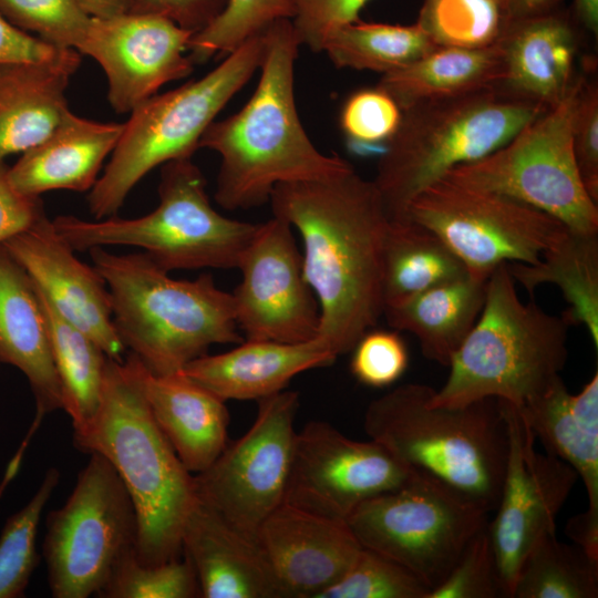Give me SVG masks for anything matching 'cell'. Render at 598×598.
<instances>
[{
    "mask_svg": "<svg viewBox=\"0 0 598 598\" xmlns=\"http://www.w3.org/2000/svg\"><path fill=\"white\" fill-rule=\"evenodd\" d=\"M0 13L27 33L76 51L92 20L78 0H0Z\"/></svg>",
    "mask_w": 598,
    "mask_h": 598,
    "instance_id": "60d3db41",
    "label": "cell"
},
{
    "mask_svg": "<svg viewBox=\"0 0 598 598\" xmlns=\"http://www.w3.org/2000/svg\"><path fill=\"white\" fill-rule=\"evenodd\" d=\"M507 24L560 9L565 0H498Z\"/></svg>",
    "mask_w": 598,
    "mask_h": 598,
    "instance_id": "816d5d0a",
    "label": "cell"
},
{
    "mask_svg": "<svg viewBox=\"0 0 598 598\" xmlns=\"http://www.w3.org/2000/svg\"><path fill=\"white\" fill-rule=\"evenodd\" d=\"M486 281L467 275L386 307L383 316L394 330L415 336L425 358L448 367L482 311Z\"/></svg>",
    "mask_w": 598,
    "mask_h": 598,
    "instance_id": "f1b7e54d",
    "label": "cell"
},
{
    "mask_svg": "<svg viewBox=\"0 0 598 598\" xmlns=\"http://www.w3.org/2000/svg\"><path fill=\"white\" fill-rule=\"evenodd\" d=\"M429 592L406 568L362 547L344 575L319 598H427Z\"/></svg>",
    "mask_w": 598,
    "mask_h": 598,
    "instance_id": "ab89813d",
    "label": "cell"
},
{
    "mask_svg": "<svg viewBox=\"0 0 598 598\" xmlns=\"http://www.w3.org/2000/svg\"><path fill=\"white\" fill-rule=\"evenodd\" d=\"M123 127L124 123L92 121L69 110L47 137L9 167L11 185L33 197L55 189L91 190Z\"/></svg>",
    "mask_w": 598,
    "mask_h": 598,
    "instance_id": "484cf974",
    "label": "cell"
},
{
    "mask_svg": "<svg viewBox=\"0 0 598 598\" xmlns=\"http://www.w3.org/2000/svg\"><path fill=\"white\" fill-rule=\"evenodd\" d=\"M488 514L415 475L405 485L363 502L346 522L362 547L400 564L431 591L451 573Z\"/></svg>",
    "mask_w": 598,
    "mask_h": 598,
    "instance_id": "4fadbf2b",
    "label": "cell"
},
{
    "mask_svg": "<svg viewBox=\"0 0 598 598\" xmlns=\"http://www.w3.org/2000/svg\"><path fill=\"white\" fill-rule=\"evenodd\" d=\"M158 196V206L141 217L87 220L61 215L52 223L75 251L136 247L167 272L238 267L259 224L219 214L209 202L206 178L192 158L162 165Z\"/></svg>",
    "mask_w": 598,
    "mask_h": 598,
    "instance_id": "ba28073f",
    "label": "cell"
},
{
    "mask_svg": "<svg viewBox=\"0 0 598 598\" xmlns=\"http://www.w3.org/2000/svg\"><path fill=\"white\" fill-rule=\"evenodd\" d=\"M566 535L582 548L592 559L598 560V519L586 512L575 515L566 524Z\"/></svg>",
    "mask_w": 598,
    "mask_h": 598,
    "instance_id": "f907efd6",
    "label": "cell"
},
{
    "mask_svg": "<svg viewBox=\"0 0 598 598\" xmlns=\"http://www.w3.org/2000/svg\"><path fill=\"white\" fill-rule=\"evenodd\" d=\"M136 539L127 489L111 463L91 453L65 503L45 519L42 555L51 596H97Z\"/></svg>",
    "mask_w": 598,
    "mask_h": 598,
    "instance_id": "8fae6325",
    "label": "cell"
},
{
    "mask_svg": "<svg viewBox=\"0 0 598 598\" xmlns=\"http://www.w3.org/2000/svg\"><path fill=\"white\" fill-rule=\"evenodd\" d=\"M499 402L507 420L508 452L488 532L502 596L513 598L525 557L540 538L556 533L557 516L578 476L564 461L538 452L536 439L517 409Z\"/></svg>",
    "mask_w": 598,
    "mask_h": 598,
    "instance_id": "9a60e30c",
    "label": "cell"
},
{
    "mask_svg": "<svg viewBox=\"0 0 598 598\" xmlns=\"http://www.w3.org/2000/svg\"><path fill=\"white\" fill-rule=\"evenodd\" d=\"M402 110L383 90L363 89L352 93L343 104L340 125L352 144L382 145L394 135Z\"/></svg>",
    "mask_w": 598,
    "mask_h": 598,
    "instance_id": "7bdbcfd3",
    "label": "cell"
},
{
    "mask_svg": "<svg viewBox=\"0 0 598 598\" xmlns=\"http://www.w3.org/2000/svg\"><path fill=\"white\" fill-rule=\"evenodd\" d=\"M237 268L241 281L231 295L246 339L299 343L317 338L320 308L288 223L272 216L259 224Z\"/></svg>",
    "mask_w": 598,
    "mask_h": 598,
    "instance_id": "e0dca14e",
    "label": "cell"
},
{
    "mask_svg": "<svg viewBox=\"0 0 598 598\" xmlns=\"http://www.w3.org/2000/svg\"><path fill=\"white\" fill-rule=\"evenodd\" d=\"M507 268L530 296L542 285L557 286L569 305L563 315L571 326H585L598 348V233L569 230L536 264L507 262Z\"/></svg>",
    "mask_w": 598,
    "mask_h": 598,
    "instance_id": "4dcf8cb0",
    "label": "cell"
},
{
    "mask_svg": "<svg viewBox=\"0 0 598 598\" xmlns=\"http://www.w3.org/2000/svg\"><path fill=\"white\" fill-rule=\"evenodd\" d=\"M272 216L300 234L303 276L320 308L317 338L351 352L383 316V252L390 219L373 183L354 167L277 185Z\"/></svg>",
    "mask_w": 598,
    "mask_h": 598,
    "instance_id": "6da1fadb",
    "label": "cell"
},
{
    "mask_svg": "<svg viewBox=\"0 0 598 598\" xmlns=\"http://www.w3.org/2000/svg\"><path fill=\"white\" fill-rule=\"evenodd\" d=\"M9 166L0 162V245L29 229L45 216L40 197L27 196L13 188Z\"/></svg>",
    "mask_w": 598,
    "mask_h": 598,
    "instance_id": "c3c4849f",
    "label": "cell"
},
{
    "mask_svg": "<svg viewBox=\"0 0 598 598\" xmlns=\"http://www.w3.org/2000/svg\"><path fill=\"white\" fill-rule=\"evenodd\" d=\"M351 352V373L360 383L372 388L393 384L409 364L406 344L396 330H369Z\"/></svg>",
    "mask_w": 598,
    "mask_h": 598,
    "instance_id": "ee69618b",
    "label": "cell"
},
{
    "mask_svg": "<svg viewBox=\"0 0 598 598\" xmlns=\"http://www.w3.org/2000/svg\"><path fill=\"white\" fill-rule=\"evenodd\" d=\"M89 252L107 286L121 342L152 373L179 372L214 344L244 341L233 295L212 275L174 279L142 251L95 247Z\"/></svg>",
    "mask_w": 598,
    "mask_h": 598,
    "instance_id": "5b68a950",
    "label": "cell"
},
{
    "mask_svg": "<svg viewBox=\"0 0 598 598\" xmlns=\"http://www.w3.org/2000/svg\"><path fill=\"white\" fill-rule=\"evenodd\" d=\"M503 73L498 41L484 48L436 47L404 68L383 74L377 86L404 110L427 100L496 87Z\"/></svg>",
    "mask_w": 598,
    "mask_h": 598,
    "instance_id": "f546056e",
    "label": "cell"
},
{
    "mask_svg": "<svg viewBox=\"0 0 598 598\" xmlns=\"http://www.w3.org/2000/svg\"><path fill=\"white\" fill-rule=\"evenodd\" d=\"M406 219L435 233L467 275L486 281L502 264H536L569 233L554 216L518 199L446 178L409 204Z\"/></svg>",
    "mask_w": 598,
    "mask_h": 598,
    "instance_id": "7c38bea8",
    "label": "cell"
},
{
    "mask_svg": "<svg viewBox=\"0 0 598 598\" xmlns=\"http://www.w3.org/2000/svg\"><path fill=\"white\" fill-rule=\"evenodd\" d=\"M369 0H293L291 19L300 44L321 52L326 37L334 29L359 21V12Z\"/></svg>",
    "mask_w": 598,
    "mask_h": 598,
    "instance_id": "bcb514c9",
    "label": "cell"
},
{
    "mask_svg": "<svg viewBox=\"0 0 598 598\" xmlns=\"http://www.w3.org/2000/svg\"><path fill=\"white\" fill-rule=\"evenodd\" d=\"M124 359L158 426L187 471L197 474L207 468L228 443L226 401L182 372L158 375L130 352Z\"/></svg>",
    "mask_w": 598,
    "mask_h": 598,
    "instance_id": "cb8c5ba5",
    "label": "cell"
},
{
    "mask_svg": "<svg viewBox=\"0 0 598 598\" xmlns=\"http://www.w3.org/2000/svg\"><path fill=\"white\" fill-rule=\"evenodd\" d=\"M37 293L47 320L62 392V410L70 416L73 431H78L92 420L99 408L109 357L95 340L62 318Z\"/></svg>",
    "mask_w": 598,
    "mask_h": 598,
    "instance_id": "d6a6232c",
    "label": "cell"
},
{
    "mask_svg": "<svg viewBox=\"0 0 598 598\" xmlns=\"http://www.w3.org/2000/svg\"><path fill=\"white\" fill-rule=\"evenodd\" d=\"M259 80L235 114L215 120L199 148L220 155L215 199L228 210L269 202L279 184L328 178L350 167L339 155L321 153L307 135L295 101V63L300 41L290 19L262 31Z\"/></svg>",
    "mask_w": 598,
    "mask_h": 598,
    "instance_id": "7a4b0ae2",
    "label": "cell"
},
{
    "mask_svg": "<svg viewBox=\"0 0 598 598\" xmlns=\"http://www.w3.org/2000/svg\"><path fill=\"white\" fill-rule=\"evenodd\" d=\"M433 392L426 384L405 383L372 400L364 431L414 474L491 513L508 452L502 404L487 398L462 406L434 405Z\"/></svg>",
    "mask_w": 598,
    "mask_h": 598,
    "instance_id": "277c9868",
    "label": "cell"
},
{
    "mask_svg": "<svg viewBox=\"0 0 598 598\" xmlns=\"http://www.w3.org/2000/svg\"><path fill=\"white\" fill-rule=\"evenodd\" d=\"M497 87L427 100L402 110L379 155L373 181L390 221L406 220L411 200L452 168L508 143L546 111Z\"/></svg>",
    "mask_w": 598,
    "mask_h": 598,
    "instance_id": "52a82bcc",
    "label": "cell"
},
{
    "mask_svg": "<svg viewBox=\"0 0 598 598\" xmlns=\"http://www.w3.org/2000/svg\"><path fill=\"white\" fill-rule=\"evenodd\" d=\"M298 408L297 391L258 400L249 430L193 474L196 498L255 539L262 522L285 501Z\"/></svg>",
    "mask_w": 598,
    "mask_h": 598,
    "instance_id": "5bb4252c",
    "label": "cell"
},
{
    "mask_svg": "<svg viewBox=\"0 0 598 598\" xmlns=\"http://www.w3.org/2000/svg\"><path fill=\"white\" fill-rule=\"evenodd\" d=\"M415 23L436 47L484 48L507 22L498 0H423Z\"/></svg>",
    "mask_w": 598,
    "mask_h": 598,
    "instance_id": "d590c367",
    "label": "cell"
},
{
    "mask_svg": "<svg viewBox=\"0 0 598 598\" xmlns=\"http://www.w3.org/2000/svg\"><path fill=\"white\" fill-rule=\"evenodd\" d=\"M228 0H131L132 13L165 18L182 29L197 33L212 24Z\"/></svg>",
    "mask_w": 598,
    "mask_h": 598,
    "instance_id": "7dc6e473",
    "label": "cell"
},
{
    "mask_svg": "<svg viewBox=\"0 0 598 598\" xmlns=\"http://www.w3.org/2000/svg\"><path fill=\"white\" fill-rule=\"evenodd\" d=\"M194 33L152 14L126 12L92 17L78 49L94 59L107 79V100L116 113L134 107L166 83L188 76L194 63L185 52Z\"/></svg>",
    "mask_w": 598,
    "mask_h": 598,
    "instance_id": "ac0fdd59",
    "label": "cell"
},
{
    "mask_svg": "<svg viewBox=\"0 0 598 598\" xmlns=\"http://www.w3.org/2000/svg\"><path fill=\"white\" fill-rule=\"evenodd\" d=\"M598 560L556 533L540 538L525 557L513 598H597Z\"/></svg>",
    "mask_w": 598,
    "mask_h": 598,
    "instance_id": "e575fe53",
    "label": "cell"
},
{
    "mask_svg": "<svg viewBox=\"0 0 598 598\" xmlns=\"http://www.w3.org/2000/svg\"><path fill=\"white\" fill-rule=\"evenodd\" d=\"M436 45L416 24L355 21L331 31L321 52L337 68L393 72L429 53Z\"/></svg>",
    "mask_w": 598,
    "mask_h": 598,
    "instance_id": "836d02e7",
    "label": "cell"
},
{
    "mask_svg": "<svg viewBox=\"0 0 598 598\" xmlns=\"http://www.w3.org/2000/svg\"><path fill=\"white\" fill-rule=\"evenodd\" d=\"M94 18H109L130 11L131 0H78Z\"/></svg>",
    "mask_w": 598,
    "mask_h": 598,
    "instance_id": "db71d44e",
    "label": "cell"
},
{
    "mask_svg": "<svg viewBox=\"0 0 598 598\" xmlns=\"http://www.w3.org/2000/svg\"><path fill=\"white\" fill-rule=\"evenodd\" d=\"M503 597L488 522L472 537L447 577L427 598Z\"/></svg>",
    "mask_w": 598,
    "mask_h": 598,
    "instance_id": "b9f144b4",
    "label": "cell"
},
{
    "mask_svg": "<svg viewBox=\"0 0 598 598\" xmlns=\"http://www.w3.org/2000/svg\"><path fill=\"white\" fill-rule=\"evenodd\" d=\"M74 445L114 467L137 519L136 556L157 565L182 556V533L196 495L187 471L158 426L125 359L107 358L99 408L73 431Z\"/></svg>",
    "mask_w": 598,
    "mask_h": 598,
    "instance_id": "3957f363",
    "label": "cell"
},
{
    "mask_svg": "<svg viewBox=\"0 0 598 598\" xmlns=\"http://www.w3.org/2000/svg\"><path fill=\"white\" fill-rule=\"evenodd\" d=\"M262 54L260 32L203 78L134 107L110 162L87 195L94 219L116 216L131 190L155 167L192 158L206 128L259 70Z\"/></svg>",
    "mask_w": 598,
    "mask_h": 598,
    "instance_id": "9c48e42d",
    "label": "cell"
},
{
    "mask_svg": "<svg viewBox=\"0 0 598 598\" xmlns=\"http://www.w3.org/2000/svg\"><path fill=\"white\" fill-rule=\"evenodd\" d=\"M465 276L463 262L431 229L410 219L390 221L383 252L384 308Z\"/></svg>",
    "mask_w": 598,
    "mask_h": 598,
    "instance_id": "1f68e13d",
    "label": "cell"
},
{
    "mask_svg": "<svg viewBox=\"0 0 598 598\" xmlns=\"http://www.w3.org/2000/svg\"><path fill=\"white\" fill-rule=\"evenodd\" d=\"M97 597L194 598L200 597V589L194 567L184 555L162 564L145 565L132 549L118 560Z\"/></svg>",
    "mask_w": 598,
    "mask_h": 598,
    "instance_id": "f35d334b",
    "label": "cell"
},
{
    "mask_svg": "<svg viewBox=\"0 0 598 598\" xmlns=\"http://www.w3.org/2000/svg\"><path fill=\"white\" fill-rule=\"evenodd\" d=\"M256 539L288 598H319L362 548L347 522L287 503L262 522Z\"/></svg>",
    "mask_w": 598,
    "mask_h": 598,
    "instance_id": "ffe728a7",
    "label": "cell"
},
{
    "mask_svg": "<svg viewBox=\"0 0 598 598\" xmlns=\"http://www.w3.org/2000/svg\"><path fill=\"white\" fill-rule=\"evenodd\" d=\"M570 326L564 315H550L534 300L524 303L507 262L499 265L486 281L482 311L431 403L462 406L494 398L523 405L560 378Z\"/></svg>",
    "mask_w": 598,
    "mask_h": 598,
    "instance_id": "8992f818",
    "label": "cell"
},
{
    "mask_svg": "<svg viewBox=\"0 0 598 598\" xmlns=\"http://www.w3.org/2000/svg\"><path fill=\"white\" fill-rule=\"evenodd\" d=\"M56 467L47 470L30 501L11 515L0 534V598H19L39 564L37 535L42 513L60 482Z\"/></svg>",
    "mask_w": 598,
    "mask_h": 598,
    "instance_id": "8d00e7d4",
    "label": "cell"
},
{
    "mask_svg": "<svg viewBox=\"0 0 598 598\" xmlns=\"http://www.w3.org/2000/svg\"><path fill=\"white\" fill-rule=\"evenodd\" d=\"M571 13L580 28L598 38V0H573Z\"/></svg>",
    "mask_w": 598,
    "mask_h": 598,
    "instance_id": "f5cc1de1",
    "label": "cell"
},
{
    "mask_svg": "<svg viewBox=\"0 0 598 598\" xmlns=\"http://www.w3.org/2000/svg\"><path fill=\"white\" fill-rule=\"evenodd\" d=\"M337 358L318 338L299 343L246 339L224 353H206L179 372L224 401H258L283 391L297 374L328 367Z\"/></svg>",
    "mask_w": 598,
    "mask_h": 598,
    "instance_id": "d4e9b609",
    "label": "cell"
},
{
    "mask_svg": "<svg viewBox=\"0 0 598 598\" xmlns=\"http://www.w3.org/2000/svg\"><path fill=\"white\" fill-rule=\"evenodd\" d=\"M204 598H286L257 539L196 499L182 533Z\"/></svg>",
    "mask_w": 598,
    "mask_h": 598,
    "instance_id": "7402d4cb",
    "label": "cell"
},
{
    "mask_svg": "<svg viewBox=\"0 0 598 598\" xmlns=\"http://www.w3.org/2000/svg\"><path fill=\"white\" fill-rule=\"evenodd\" d=\"M0 363L27 378L35 401V416L11 460L20 465L43 417L63 408L45 316L38 293L22 267L0 245Z\"/></svg>",
    "mask_w": 598,
    "mask_h": 598,
    "instance_id": "44dd1931",
    "label": "cell"
},
{
    "mask_svg": "<svg viewBox=\"0 0 598 598\" xmlns=\"http://www.w3.org/2000/svg\"><path fill=\"white\" fill-rule=\"evenodd\" d=\"M515 408L546 452L576 472L587 493L585 512L598 518V373L576 394L560 377Z\"/></svg>",
    "mask_w": 598,
    "mask_h": 598,
    "instance_id": "4316f807",
    "label": "cell"
},
{
    "mask_svg": "<svg viewBox=\"0 0 598 598\" xmlns=\"http://www.w3.org/2000/svg\"><path fill=\"white\" fill-rule=\"evenodd\" d=\"M76 50L56 48L11 24L0 13V63L56 62Z\"/></svg>",
    "mask_w": 598,
    "mask_h": 598,
    "instance_id": "681fc988",
    "label": "cell"
},
{
    "mask_svg": "<svg viewBox=\"0 0 598 598\" xmlns=\"http://www.w3.org/2000/svg\"><path fill=\"white\" fill-rule=\"evenodd\" d=\"M415 475L373 440H352L311 421L296 433L283 503L346 522L360 504Z\"/></svg>",
    "mask_w": 598,
    "mask_h": 598,
    "instance_id": "2e32d148",
    "label": "cell"
},
{
    "mask_svg": "<svg viewBox=\"0 0 598 598\" xmlns=\"http://www.w3.org/2000/svg\"><path fill=\"white\" fill-rule=\"evenodd\" d=\"M79 52L56 62L0 63V162L41 142L69 111Z\"/></svg>",
    "mask_w": 598,
    "mask_h": 598,
    "instance_id": "83f0119b",
    "label": "cell"
},
{
    "mask_svg": "<svg viewBox=\"0 0 598 598\" xmlns=\"http://www.w3.org/2000/svg\"><path fill=\"white\" fill-rule=\"evenodd\" d=\"M578 76L567 96L487 156L452 168L443 178L507 195L543 210L571 231L598 233V207L586 192L573 152Z\"/></svg>",
    "mask_w": 598,
    "mask_h": 598,
    "instance_id": "30bf717a",
    "label": "cell"
},
{
    "mask_svg": "<svg viewBox=\"0 0 598 598\" xmlns=\"http://www.w3.org/2000/svg\"><path fill=\"white\" fill-rule=\"evenodd\" d=\"M577 27L563 8L508 23L498 39L504 73L496 87L547 110L560 103L578 78Z\"/></svg>",
    "mask_w": 598,
    "mask_h": 598,
    "instance_id": "603a6c76",
    "label": "cell"
},
{
    "mask_svg": "<svg viewBox=\"0 0 598 598\" xmlns=\"http://www.w3.org/2000/svg\"><path fill=\"white\" fill-rule=\"evenodd\" d=\"M571 143L582 185L598 203V84L584 82L578 93L571 125Z\"/></svg>",
    "mask_w": 598,
    "mask_h": 598,
    "instance_id": "f6af8a7d",
    "label": "cell"
},
{
    "mask_svg": "<svg viewBox=\"0 0 598 598\" xmlns=\"http://www.w3.org/2000/svg\"><path fill=\"white\" fill-rule=\"evenodd\" d=\"M3 246L62 318L95 340L109 358L124 359L126 349L113 323L104 279L93 265L75 256L51 219L42 217Z\"/></svg>",
    "mask_w": 598,
    "mask_h": 598,
    "instance_id": "d6986e66",
    "label": "cell"
},
{
    "mask_svg": "<svg viewBox=\"0 0 598 598\" xmlns=\"http://www.w3.org/2000/svg\"><path fill=\"white\" fill-rule=\"evenodd\" d=\"M293 16V0H228L223 13L190 38L187 55L194 65L227 55L274 22Z\"/></svg>",
    "mask_w": 598,
    "mask_h": 598,
    "instance_id": "74e56055",
    "label": "cell"
}]
</instances>
